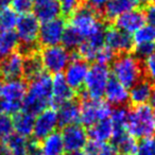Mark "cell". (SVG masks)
I'll return each mask as SVG.
<instances>
[{
  "label": "cell",
  "mask_w": 155,
  "mask_h": 155,
  "mask_svg": "<svg viewBox=\"0 0 155 155\" xmlns=\"http://www.w3.org/2000/svg\"><path fill=\"white\" fill-rule=\"evenodd\" d=\"M144 14L138 9L127 12L115 19V27L130 35L137 32L142 26H144Z\"/></svg>",
  "instance_id": "16"
},
{
  "label": "cell",
  "mask_w": 155,
  "mask_h": 155,
  "mask_svg": "<svg viewBox=\"0 0 155 155\" xmlns=\"http://www.w3.org/2000/svg\"><path fill=\"white\" fill-rule=\"evenodd\" d=\"M56 115H58V125L61 127H66L69 125L78 124L80 122V105L74 100L66 102L58 106Z\"/></svg>",
  "instance_id": "22"
},
{
  "label": "cell",
  "mask_w": 155,
  "mask_h": 155,
  "mask_svg": "<svg viewBox=\"0 0 155 155\" xmlns=\"http://www.w3.org/2000/svg\"><path fill=\"white\" fill-rule=\"evenodd\" d=\"M119 155H123V154H119Z\"/></svg>",
  "instance_id": "53"
},
{
  "label": "cell",
  "mask_w": 155,
  "mask_h": 155,
  "mask_svg": "<svg viewBox=\"0 0 155 155\" xmlns=\"http://www.w3.org/2000/svg\"><path fill=\"white\" fill-rule=\"evenodd\" d=\"M104 97L110 106L114 105L116 107L124 106L129 102V88L110 78L104 91Z\"/></svg>",
  "instance_id": "18"
},
{
  "label": "cell",
  "mask_w": 155,
  "mask_h": 155,
  "mask_svg": "<svg viewBox=\"0 0 155 155\" xmlns=\"http://www.w3.org/2000/svg\"><path fill=\"white\" fill-rule=\"evenodd\" d=\"M34 120L35 116H33L32 114L26 110H20L13 118L14 132L24 138L29 137L33 134Z\"/></svg>",
  "instance_id": "25"
},
{
  "label": "cell",
  "mask_w": 155,
  "mask_h": 155,
  "mask_svg": "<svg viewBox=\"0 0 155 155\" xmlns=\"http://www.w3.org/2000/svg\"><path fill=\"white\" fill-rule=\"evenodd\" d=\"M110 73L113 79L130 88L142 79V64L134 54H119L113 61Z\"/></svg>",
  "instance_id": "3"
},
{
  "label": "cell",
  "mask_w": 155,
  "mask_h": 155,
  "mask_svg": "<svg viewBox=\"0 0 155 155\" xmlns=\"http://www.w3.org/2000/svg\"><path fill=\"white\" fill-rule=\"evenodd\" d=\"M134 155H154L152 149V137L142 139L138 143L136 152Z\"/></svg>",
  "instance_id": "41"
},
{
  "label": "cell",
  "mask_w": 155,
  "mask_h": 155,
  "mask_svg": "<svg viewBox=\"0 0 155 155\" xmlns=\"http://www.w3.org/2000/svg\"><path fill=\"white\" fill-rule=\"evenodd\" d=\"M142 70L148 78V80H155V51L150 56L143 60Z\"/></svg>",
  "instance_id": "39"
},
{
  "label": "cell",
  "mask_w": 155,
  "mask_h": 155,
  "mask_svg": "<svg viewBox=\"0 0 155 155\" xmlns=\"http://www.w3.org/2000/svg\"><path fill=\"white\" fill-rule=\"evenodd\" d=\"M134 45L138 44H155V27L150 25L142 26L133 36Z\"/></svg>",
  "instance_id": "32"
},
{
  "label": "cell",
  "mask_w": 155,
  "mask_h": 155,
  "mask_svg": "<svg viewBox=\"0 0 155 155\" xmlns=\"http://www.w3.org/2000/svg\"><path fill=\"white\" fill-rule=\"evenodd\" d=\"M1 88H2V81H1V78H0V94H1Z\"/></svg>",
  "instance_id": "52"
},
{
  "label": "cell",
  "mask_w": 155,
  "mask_h": 155,
  "mask_svg": "<svg viewBox=\"0 0 155 155\" xmlns=\"http://www.w3.org/2000/svg\"><path fill=\"white\" fill-rule=\"evenodd\" d=\"M74 95L75 91L67 84L62 74H56L54 78H52V104L60 106L66 102L72 101Z\"/></svg>",
  "instance_id": "17"
},
{
  "label": "cell",
  "mask_w": 155,
  "mask_h": 155,
  "mask_svg": "<svg viewBox=\"0 0 155 155\" xmlns=\"http://www.w3.org/2000/svg\"><path fill=\"white\" fill-rule=\"evenodd\" d=\"M139 5V0H110L103 9V13L108 20H115L127 12L138 9Z\"/></svg>",
  "instance_id": "23"
},
{
  "label": "cell",
  "mask_w": 155,
  "mask_h": 155,
  "mask_svg": "<svg viewBox=\"0 0 155 155\" xmlns=\"http://www.w3.org/2000/svg\"><path fill=\"white\" fill-rule=\"evenodd\" d=\"M58 125L56 110L53 108H46L38 115H36L34 120V129L33 134L34 139L41 141L44 138L54 133Z\"/></svg>",
  "instance_id": "13"
},
{
  "label": "cell",
  "mask_w": 155,
  "mask_h": 155,
  "mask_svg": "<svg viewBox=\"0 0 155 155\" xmlns=\"http://www.w3.org/2000/svg\"><path fill=\"white\" fill-rule=\"evenodd\" d=\"M2 8H3V3H2V0H0V11L2 10Z\"/></svg>",
  "instance_id": "51"
},
{
  "label": "cell",
  "mask_w": 155,
  "mask_h": 155,
  "mask_svg": "<svg viewBox=\"0 0 155 155\" xmlns=\"http://www.w3.org/2000/svg\"><path fill=\"white\" fill-rule=\"evenodd\" d=\"M88 69L89 66L86 61L80 56H71L70 62L64 70L63 77L73 91H79L84 86Z\"/></svg>",
  "instance_id": "11"
},
{
  "label": "cell",
  "mask_w": 155,
  "mask_h": 155,
  "mask_svg": "<svg viewBox=\"0 0 155 155\" xmlns=\"http://www.w3.org/2000/svg\"><path fill=\"white\" fill-rule=\"evenodd\" d=\"M152 91V82L148 79H141L129 88V101L134 106L144 105L150 101Z\"/></svg>",
  "instance_id": "21"
},
{
  "label": "cell",
  "mask_w": 155,
  "mask_h": 155,
  "mask_svg": "<svg viewBox=\"0 0 155 155\" xmlns=\"http://www.w3.org/2000/svg\"><path fill=\"white\" fill-rule=\"evenodd\" d=\"M104 45L115 54L129 53L134 47L133 36L122 32L116 27L106 28L104 34Z\"/></svg>",
  "instance_id": "12"
},
{
  "label": "cell",
  "mask_w": 155,
  "mask_h": 155,
  "mask_svg": "<svg viewBox=\"0 0 155 155\" xmlns=\"http://www.w3.org/2000/svg\"><path fill=\"white\" fill-rule=\"evenodd\" d=\"M150 106L155 110V86H153V91H152V94H151V97H150Z\"/></svg>",
  "instance_id": "46"
},
{
  "label": "cell",
  "mask_w": 155,
  "mask_h": 155,
  "mask_svg": "<svg viewBox=\"0 0 155 155\" xmlns=\"http://www.w3.org/2000/svg\"><path fill=\"white\" fill-rule=\"evenodd\" d=\"M18 14L12 8L3 7L0 11V32L13 31L18 21Z\"/></svg>",
  "instance_id": "30"
},
{
  "label": "cell",
  "mask_w": 155,
  "mask_h": 155,
  "mask_svg": "<svg viewBox=\"0 0 155 155\" xmlns=\"http://www.w3.org/2000/svg\"><path fill=\"white\" fill-rule=\"evenodd\" d=\"M24 56H25V61H24V74L22 75H25L26 79L31 81L44 72V68H43V65H41V58H39L38 54H36V52L27 54V55Z\"/></svg>",
  "instance_id": "27"
},
{
  "label": "cell",
  "mask_w": 155,
  "mask_h": 155,
  "mask_svg": "<svg viewBox=\"0 0 155 155\" xmlns=\"http://www.w3.org/2000/svg\"><path fill=\"white\" fill-rule=\"evenodd\" d=\"M27 155H41V144L37 140H28V149Z\"/></svg>",
  "instance_id": "44"
},
{
  "label": "cell",
  "mask_w": 155,
  "mask_h": 155,
  "mask_svg": "<svg viewBox=\"0 0 155 155\" xmlns=\"http://www.w3.org/2000/svg\"><path fill=\"white\" fill-rule=\"evenodd\" d=\"M2 3H3V7H7L8 5H11L12 0H2Z\"/></svg>",
  "instance_id": "49"
},
{
  "label": "cell",
  "mask_w": 155,
  "mask_h": 155,
  "mask_svg": "<svg viewBox=\"0 0 155 155\" xmlns=\"http://www.w3.org/2000/svg\"><path fill=\"white\" fill-rule=\"evenodd\" d=\"M44 70L48 74H61L64 72L71 60V54L62 45L45 47L38 54Z\"/></svg>",
  "instance_id": "8"
},
{
  "label": "cell",
  "mask_w": 155,
  "mask_h": 155,
  "mask_svg": "<svg viewBox=\"0 0 155 155\" xmlns=\"http://www.w3.org/2000/svg\"><path fill=\"white\" fill-rule=\"evenodd\" d=\"M110 2V0H85V3L88 8L95 11H103L105 5Z\"/></svg>",
  "instance_id": "43"
},
{
  "label": "cell",
  "mask_w": 155,
  "mask_h": 155,
  "mask_svg": "<svg viewBox=\"0 0 155 155\" xmlns=\"http://www.w3.org/2000/svg\"><path fill=\"white\" fill-rule=\"evenodd\" d=\"M143 14L146 22H148L150 26L155 27V3L148 5V7L143 11Z\"/></svg>",
  "instance_id": "42"
},
{
  "label": "cell",
  "mask_w": 155,
  "mask_h": 155,
  "mask_svg": "<svg viewBox=\"0 0 155 155\" xmlns=\"http://www.w3.org/2000/svg\"><path fill=\"white\" fill-rule=\"evenodd\" d=\"M61 135L64 142L65 151L67 152L82 151V149H84L88 142L86 130L79 123L64 127Z\"/></svg>",
  "instance_id": "14"
},
{
  "label": "cell",
  "mask_w": 155,
  "mask_h": 155,
  "mask_svg": "<svg viewBox=\"0 0 155 155\" xmlns=\"http://www.w3.org/2000/svg\"><path fill=\"white\" fill-rule=\"evenodd\" d=\"M51 91L52 78L47 72H43L31 80L24 101V110L36 116L46 108H49V105L52 104Z\"/></svg>",
  "instance_id": "1"
},
{
  "label": "cell",
  "mask_w": 155,
  "mask_h": 155,
  "mask_svg": "<svg viewBox=\"0 0 155 155\" xmlns=\"http://www.w3.org/2000/svg\"><path fill=\"white\" fill-rule=\"evenodd\" d=\"M112 112V106L106 101L85 98L80 105V122L82 127H91L99 121L108 119Z\"/></svg>",
  "instance_id": "9"
},
{
  "label": "cell",
  "mask_w": 155,
  "mask_h": 155,
  "mask_svg": "<svg viewBox=\"0 0 155 155\" xmlns=\"http://www.w3.org/2000/svg\"><path fill=\"white\" fill-rule=\"evenodd\" d=\"M104 34H105V32L84 39L78 48V51H79L78 56H80L86 62H88V61L95 62L98 53L105 46L104 45Z\"/></svg>",
  "instance_id": "20"
},
{
  "label": "cell",
  "mask_w": 155,
  "mask_h": 155,
  "mask_svg": "<svg viewBox=\"0 0 155 155\" xmlns=\"http://www.w3.org/2000/svg\"><path fill=\"white\" fill-rule=\"evenodd\" d=\"M83 39L80 37V35L75 33L71 28H69L67 26L66 30H65L64 36H63V47H65L67 50H72V49H78L79 46L82 44Z\"/></svg>",
  "instance_id": "35"
},
{
  "label": "cell",
  "mask_w": 155,
  "mask_h": 155,
  "mask_svg": "<svg viewBox=\"0 0 155 155\" xmlns=\"http://www.w3.org/2000/svg\"><path fill=\"white\" fill-rule=\"evenodd\" d=\"M152 149H153V153L155 155V138H152Z\"/></svg>",
  "instance_id": "50"
},
{
  "label": "cell",
  "mask_w": 155,
  "mask_h": 155,
  "mask_svg": "<svg viewBox=\"0 0 155 155\" xmlns=\"http://www.w3.org/2000/svg\"><path fill=\"white\" fill-rule=\"evenodd\" d=\"M127 131L135 139L151 138L155 133V112L150 105L134 106L129 110Z\"/></svg>",
  "instance_id": "2"
},
{
  "label": "cell",
  "mask_w": 155,
  "mask_h": 155,
  "mask_svg": "<svg viewBox=\"0 0 155 155\" xmlns=\"http://www.w3.org/2000/svg\"><path fill=\"white\" fill-rule=\"evenodd\" d=\"M24 54L19 52H14L0 60V78L7 81L21 79L24 74Z\"/></svg>",
  "instance_id": "15"
},
{
  "label": "cell",
  "mask_w": 155,
  "mask_h": 155,
  "mask_svg": "<svg viewBox=\"0 0 155 155\" xmlns=\"http://www.w3.org/2000/svg\"><path fill=\"white\" fill-rule=\"evenodd\" d=\"M84 152L86 155H116L117 151L112 144L91 141L87 142Z\"/></svg>",
  "instance_id": "33"
},
{
  "label": "cell",
  "mask_w": 155,
  "mask_h": 155,
  "mask_svg": "<svg viewBox=\"0 0 155 155\" xmlns=\"http://www.w3.org/2000/svg\"><path fill=\"white\" fill-rule=\"evenodd\" d=\"M110 80V70L107 66L94 63L88 69L84 83L85 98L99 100L104 96V91Z\"/></svg>",
  "instance_id": "7"
},
{
  "label": "cell",
  "mask_w": 155,
  "mask_h": 155,
  "mask_svg": "<svg viewBox=\"0 0 155 155\" xmlns=\"http://www.w3.org/2000/svg\"><path fill=\"white\" fill-rule=\"evenodd\" d=\"M14 135L13 118L5 114H0V142H5Z\"/></svg>",
  "instance_id": "34"
},
{
  "label": "cell",
  "mask_w": 155,
  "mask_h": 155,
  "mask_svg": "<svg viewBox=\"0 0 155 155\" xmlns=\"http://www.w3.org/2000/svg\"><path fill=\"white\" fill-rule=\"evenodd\" d=\"M27 83L22 79L7 81L0 94V114L15 116L24 108L27 95Z\"/></svg>",
  "instance_id": "5"
},
{
  "label": "cell",
  "mask_w": 155,
  "mask_h": 155,
  "mask_svg": "<svg viewBox=\"0 0 155 155\" xmlns=\"http://www.w3.org/2000/svg\"><path fill=\"white\" fill-rule=\"evenodd\" d=\"M61 13L64 16L70 17L81 7V0H58Z\"/></svg>",
  "instance_id": "36"
},
{
  "label": "cell",
  "mask_w": 155,
  "mask_h": 155,
  "mask_svg": "<svg viewBox=\"0 0 155 155\" xmlns=\"http://www.w3.org/2000/svg\"><path fill=\"white\" fill-rule=\"evenodd\" d=\"M140 2H144V3H148V5H151V3H154L155 2V0H139Z\"/></svg>",
  "instance_id": "48"
},
{
  "label": "cell",
  "mask_w": 155,
  "mask_h": 155,
  "mask_svg": "<svg viewBox=\"0 0 155 155\" xmlns=\"http://www.w3.org/2000/svg\"><path fill=\"white\" fill-rule=\"evenodd\" d=\"M11 155H27L28 149V139L21 136L14 134L5 142Z\"/></svg>",
  "instance_id": "31"
},
{
  "label": "cell",
  "mask_w": 155,
  "mask_h": 155,
  "mask_svg": "<svg viewBox=\"0 0 155 155\" xmlns=\"http://www.w3.org/2000/svg\"><path fill=\"white\" fill-rule=\"evenodd\" d=\"M66 28L67 25L65 20L60 17L41 22L39 27L38 44H41L44 48L61 45Z\"/></svg>",
  "instance_id": "10"
},
{
  "label": "cell",
  "mask_w": 155,
  "mask_h": 155,
  "mask_svg": "<svg viewBox=\"0 0 155 155\" xmlns=\"http://www.w3.org/2000/svg\"><path fill=\"white\" fill-rule=\"evenodd\" d=\"M127 116H129V110L125 106H120V107H116L115 110H113L112 115L110 117V121L113 123V127H114V134L113 135L127 132Z\"/></svg>",
  "instance_id": "29"
},
{
  "label": "cell",
  "mask_w": 155,
  "mask_h": 155,
  "mask_svg": "<svg viewBox=\"0 0 155 155\" xmlns=\"http://www.w3.org/2000/svg\"><path fill=\"white\" fill-rule=\"evenodd\" d=\"M115 58H116V56H115L114 52H112L108 48H106L105 46H104L101 49V51L98 53L97 58H96V60H95V63L100 64V65H104V66H107L108 64H112Z\"/></svg>",
  "instance_id": "40"
},
{
  "label": "cell",
  "mask_w": 155,
  "mask_h": 155,
  "mask_svg": "<svg viewBox=\"0 0 155 155\" xmlns=\"http://www.w3.org/2000/svg\"><path fill=\"white\" fill-rule=\"evenodd\" d=\"M39 27L41 22L33 14H25L18 17L17 25L15 27V33L18 41L21 45L24 55L36 52Z\"/></svg>",
  "instance_id": "6"
},
{
  "label": "cell",
  "mask_w": 155,
  "mask_h": 155,
  "mask_svg": "<svg viewBox=\"0 0 155 155\" xmlns=\"http://www.w3.org/2000/svg\"><path fill=\"white\" fill-rule=\"evenodd\" d=\"M88 129L89 130L87 132V135L91 139V141L106 143L107 141L112 140L114 127H113V123L110 118L99 121Z\"/></svg>",
  "instance_id": "24"
},
{
  "label": "cell",
  "mask_w": 155,
  "mask_h": 155,
  "mask_svg": "<svg viewBox=\"0 0 155 155\" xmlns=\"http://www.w3.org/2000/svg\"><path fill=\"white\" fill-rule=\"evenodd\" d=\"M0 155H11L5 142H0Z\"/></svg>",
  "instance_id": "45"
},
{
  "label": "cell",
  "mask_w": 155,
  "mask_h": 155,
  "mask_svg": "<svg viewBox=\"0 0 155 155\" xmlns=\"http://www.w3.org/2000/svg\"><path fill=\"white\" fill-rule=\"evenodd\" d=\"M68 27L80 35L83 41L105 32L106 30L98 12L87 5L80 7V9L70 16Z\"/></svg>",
  "instance_id": "4"
},
{
  "label": "cell",
  "mask_w": 155,
  "mask_h": 155,
  "mask_svg": "<svg viewBox=\"0 0 155 155\" xmlns=\"http://www.w3.org/2000/svg\"><path fill=\"white\" fill-rule=\"evenodd\" d=\"M64 155H86L84 151H75V152H67V154Z\"/></svg>",
  "instance_id": "47"
},
{
  "label": "cell",
  "mask_w": 155,
  "mask_h": 155,
  "mask_svg": "<svg viewBox=\"0 0 155 155\" xmlns=\"http://www.w3.org/2000/svg\"><path fill=\"white\" fill-rule=\"evenodd\" d=\"M35 0H12V9L20 15L25 14H30L31 11H33Z\"/></svg>",
  "instance_id": "37"
},
{
  "label": "cell",
  "mask_w": 155,
  "mask_h": 155,
  "mask_svg": "<svg viewBox=\"0 0 155 155\" xmlns=\"http://www.w3.org/2000/svg\"><path fill=\"white\" fill-rule=\"evenodd\" d=\"M134 55L139 60H144L155 51V44H138L134 45Z\"/></svg>",
  "instance_id": "38"
},
{
  "label": "cell",
  "mask_w": 155,
  "mask_h": 155,
  "mask_svg": "<svg viewBox=\"0 0 155 155\" xmlns=\"http://www.w3.org/2000/svg\"><path fill=\"white\" fill-rule=\"evenodd\" d=\"M41 155H64L65 147L63 142V138L61 133L54 132L50 134L46 138H44L41 142Z\"/></svg>",
  "instance_id": "26"
},
{
  "label": "cell",
  "mask_w": 155,
  "mask_h": 155,
  "mask_svg": "<svg viewBox=\"0 0 155 155\" xmlns=\"http://www.w3.org/2000/svg\"><path fill=\"white\" fill-rule=\"evenodd\" d=\"M19 41L15 31H2L0 32V60L16 52Z\"/></svg>",
  "instance_id": "28"
},
{
  "label": "cell",
  "mask_w": 155,
  "mask_h": 155,
  "mask_svg": "<svg viewBox=\"0 0 155 155\" xmlns=\"http://www.w3.org/2000/svg\"><path fill=\"white\" fill-rule=\"evenodd\" d=\"M33 15L39 22H46L58 18L61 14L58 0H35Z\"/></svg>",
  "instance_id": "19"
}]
</instances>
